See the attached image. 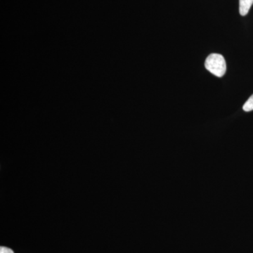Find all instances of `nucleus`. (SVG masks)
I'll return each mask as SVG.
<instances>
[{
    "label": "nucleus",
    "mask_w": 253,
    "mask_h": 253,
    "mask_svg": "<svg viewBox=\"0 0 253 253\" xmlns=\"http://www.w3.org/2000/svg\"><path fill=\"white\" fill-rule=\"evenodd\" d=\"M243 109L246 112L253 111V94L251 95V97L245 103L244 106H243Z\"/></svg>",
    "instance_id": "3"
},
{
    "label": "nucleus",
    "mask_w": 253,
    "mask_h": 253,
    "mask_svg": "<svg viewBox=\"0 0 253 253\" xmlns=\"http://www.w3.org/2000/svg\"><path fill=\"white\" fill-rule=\"evenodd\" d=\"M205 66L208 71L218 78L223 77L226 71L225 59L219 54H210L206 60Z\"/></svg>",
    "instance_id": "1"
},
{
    "label": "nucleus",
    "mask_w": 253,
    "mask_h": 253,
    "mask_svg": "<svg viewBox=\"0 0 253 253\" xmlns=\"http://www.w3.org/2000/svg\"><path fill=\"white\" fill-rule=\"evenodd\" d=\"M253 4V0H239V13L242 16H246Z\"/></svg>",
    "instance_id": "2"
},
{
    "label": "nucleus",
    "mask_w": 253,
    "mask_h": 253,
    "mask_svg": "<svg viewBox=\"0 0 253 253\" xmlns=\"http://www.w3.org/2000/svg\"><path fill=\"white\" fill-rule=\"evenodd\" d=\"M0 253H14L12 250L9 249V248L2 247L0 248Z\"/></svg>",
    "instance_id": "4"
}]
</instances>
